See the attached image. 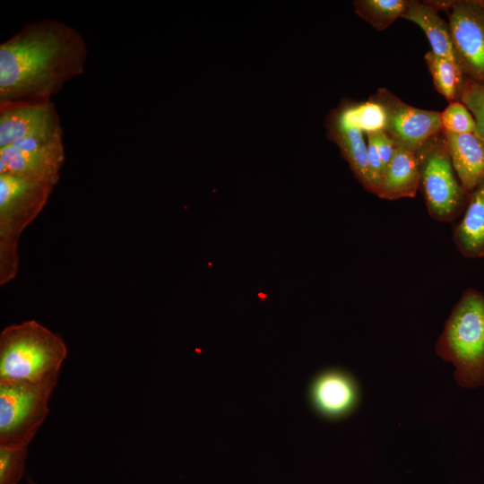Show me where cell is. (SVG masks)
Returning <instances> with one entry per match:
<instances>
[{
    "label": "cell",
    "mask_w": 484,
    "mask_h": 484,
    "mask_svg": "<svg viewBox=\"0 0 484 484\" xmlns=\"http://www.w3.org/2000/svg\"><path fill=\"white\" fill-rule=\"evenodd\" d=\"M442 130L453 134L474 133L476 122L469 109L458 101L450 102L441 112Z\"/></svg>",
    "instance_id": "obj_21"
},
{
    "label": "cell",
    "mask_w": 484,
    "mask_h": 484,
    "mask_svg": "<svg viewBox=\"0 0 484 484\" xmlns=\"http://www.w3.org/2000/svg\"><path fill=\"white\" fill-rule=\"evenodd\" d=\"M442 133L460 185L465 194H471L484 179V141L475 133Z\"/></svg>",
    "instance_id": "obj_12"
},
{
    "label": "cell",
    "mask_w": 484,
    "mask_h": 484,
    "mask_svg": "<svg viewBox=\"0 0 484 484\" xmlns=\"http://www.w3.org/2000/svg\"><path fill=\"white\" fill-rule=\"evenodd\" d=\"M436 91L453 102L462 94V70L456 61L435 55L431 50L424 56Z\"/></svg>",
    "instance_id": "obj_17"
},
{
    "label": "cell",
    "mask_w": 484,
    "mask_h": 484,
    "mask_svg": "<svg viewBox=\"0 0 484 484\" xmlns=\"http://www.w3.org/2000/svg\"><path fill=\"white\" fill-rule=\"evenodd\" d=\"M375 134L385 174L397 146L385 130L375 132Z\"/></svg>",
    "instance_id": "obj_23"
},
{
    "label": "cell",
    "mask_w": 484,
    "mask_h": 484,
    "mask_svg": "<svg viewBox=\"0 0 484 484\" xmlns=\"http://www.w3.org/2000/svg\"><path fill=\"white\" fill-rule=\"evenodd\" d=\"M402 18L416 23L422 29L435 55L457 62L449 24L435 9L425 2L408 1Z\"/></svg>",
    "instance_id": "obj_15"
},
{
    "label": "cell",
    "mask_w": 484,
    "mask_h": 484,
    "mask_svg": "<svg viewBox=\"0 0 484 484\" xmlns=\"http://www.w3.org/2000/svg\"><path fill=\"white\" fill-rule=\"evenodd\" d=\"M64 161L63 131L19 140L0 149V174L24 177L54 186Z\"/></svg>",
    "instance_id": "obj_7"
},
{
    "label": "cell",
    "mask_w": 484,
    "mask_h": 484,
    "mask_svg": "<svg viewBox=\"0 0 484 484\" xmlns=\"http://www.w3.org/2000/svg\"><path fill=\"white\" fill-rule=\"evenodd\" d=\"M417 153L429 215L438 221L453 220L461 210L465 193L454 176L444 135L432 138Z\"/></svg>",
    "instance_id": "obj_6"
},
{
    "label": "cell",
    "mask_w": 484,
    "mask_h": 484,
    "mask_svg": "<svg viewBox=\"0 0 484 484\" xmlns=\"http://www.w3.org/2000/svg\"><path fill=\"white\" fill-rule=\"evenodd\" d=\"M57 378L0 382V446L28 447L48 414V400Z\"/></svg>",
    "instance_id": "obj_5"
},
{
    "label": "cell",
    "mask_w": 484,
    "mask_h": 484,
    "mask_svg": "<svg viewBox=\"0 0 484 484\" xmlns=\"http://www.w3.org/2000/svg\"><path fill=\"white\" fill-rule=\"evenodd\" d=\"M307 397L318 415L328 419H339L355 409L359 390L355 380L347 372L329 368L312 379Z\"/></svg>",
    "instance_id": "obj_11"
},
{
    "label": "cell",
    "mask_w": 484,
    "mask_h": 484,
    "mask_svg": "<svg viewBox=\"0 0 484 484\" xmlns=\"http://www.w3.org/2000/svg\"><path fill=\"white\" fill-rule=\"evenodd\" d=\"M330 132L356 178L367 191L371 192L367 144L364 140L362 131L345 125L334 117Z\"/></svg>",
    "instance_id": "obj_16"
},
{
    "label": "cell",
    "mask_w": 484,
    "mask_h": 484,
    "mask_svg": "<svg viewBox=\"0 0 484 484\" xmlns=\"http://www.w3.org/2000/svg\"><path fill=\"white\" fill-rule=\"evenodd\" d=\"M461 99L474 117L475 134L484 141V84L475 81L464 82Z\"/></svg>",
    "instance_id": "obj_22"
},
{
    "label": "cell",
    "mask_w": 484,
    "mask_h": 484,
    "mask_svg": "<svg viewBox=\"0 0 484 484\" xmlns=\"http://www.w3.org/2000/svg\"><path fill=\"white\" fill-rule=\"evenodd\" d=\"M27 448L0 446V484H18L22 478Z\"/></svg>",
    "instance_id": "obj_20"
},
{
    "label": "cell",
    "mask_w": 484,
    "mask_h": 484,
    "mask_svg": "<svg viewBox=\"0 0 484 484\" xmlns=\"http://www.w3.org/2000/svg\"><path fill=\"white\" fill-rule=\"evenodd\" d=\"M54 186L13 174H0V284L19 269L18 246L25 228L46 205Z\"/></svg>",
    "instance_id": "obj_4"
},
{
    "label": "cell",
    "mask_w": 484,
    "mask_h": 484,
    "mask_svg": "<svg viewBox=\"0 0 484 484\" xmlns=\"http://www.w3.org/2000/svg\"><path fill=\"white\" fill-rule=\"evenodd\" d=\"M453 238L463 256L484 257V179L471 194L464 215L454 229Z\"/></svg>",
    "instance_id": "obj_14"
},
{
    "label": "cell",
    "mask_w": 484,
    "mask_h": 484,
    "mask_svg": "<svg viewBox=\"0 0 484 484\" xmlns=\"http://www.w3.org/2000/svg\"><path fill=\"white\" fill-rule=\"evenodd\" d=\"M407 0H359L354 2L356 13L378 30H383L402 17Z\"/></svg>",
    "instance_id": "obj_19"
},
{
    "label": "cell",
    "mask_w": 484,
    "mask_h": 484,
    "mask_svg": "<svg viewBox=\"0 0 484 484\" xmlns=\"http://www.w3.org/2000/svg\"><path fill=\"white\" fill-rule=\"evenodd\" d=\"M55 104L0 103V149L25 138L62 132Z\"/></svg>",
    "instance_id": "obj_10"
},
{
    "label": "cell",
    "mask_w": 484,
    "mask_h": 484,
    "mask_svg": "<svg viewBox=\"0 0 484 484\" xmlns=\"http://www.w3.org/2000/svg\"><path fill=\"white\" fill-rule=\"evenodd\" d=\"M436 353L455 367L462 387L484 385V294L464 290L447 318L436 344Z\"/></svg>",
    "instance_id": "obj_2"
},
{
    "label": "cell",
    "mask_w": 484,
    "mask_h": 484,
    "mask_svg": "<svg viewBox=\"0 0 484 484\" xmlns=\"http://www.w3.org/2000/svg\"><path fill=\"white\" fill-rule=\"evenodd\" d=\"M387 113L385 131L396 146L418 152L442 131L441 112L409 106L387 90L378 91Z\"/></svg>",
    "instance_id": "obj_8"
},
{
    "label": "cell",
    "mask_w": 484,
    "mask_h": 484,
    "mask_svg": "<svg viewBox=\"0 0 484 484\" xmlns=\"http://www.w3.org/2000/svg\"><path fill=\"white\" fill-rule=\"evenodd\" d=\"M420 184V161L417 152L396 147L376 194L386 200L412 198Z\"/></svg>",
    "instance_id": "obj_13"
},
{
    "label": "cell",
    "mask_w": 484,
    "mask_h": 484,
    "mask_svg": "<svg viewBox=\"0 0 484 484\" xmlns=\"http://www.w3.org/2000/svg\"><path fill=\"white\" fill-rule=\"evenodd\" d=\"M87 46L73 27L46 19L0 45V103L47 102L83 73Z\"/></svg>",
    "instance_id": "obj_1"
},
{
    "label": "cell",
    "mask_w": 484,
    "mask_h": 484,
    "mask_svg": "<svg viewBox=\"0 0 484 484\" xmlns=\"http://www.w3.org/2000/svg\"><path fill=\"white\" fill-rule=\"evenodd\" d=\"M67 355L63 339L35 320L0 334V382H41L58 376Z\"/></svg>",
    "instance_id": "obj_3"
},
{
    "label": "cell",
    "mask_w": 484,
    "mask_h": 484,
    "mask_svg": "<svg viewBox=\"0 0 484 484\" xmlns=\"http://www.w3.org/2000/svg\"><path fill=\"white\" fill-rule=\"evenodd\" d=\"M343 125L365 131L366 133L385 130L387 113L380 101H366L348 106L335 116Z\"/></svg>",
    "instance_id": "obj_18"
},
{
    "label": "cell",
    "mask_w": 484,
    "mask_h": 484,
    "mask_svg": "<svg viewBox=\"0 0 484 484\" xmlns=\"http://www.w3.org/2000/svg\"><path fill=\"white\" fill-rule=\"evenodd\" d=\"M449 28L462 70L484 84V8L480 2L455 1Z\"/></svg>",
    "instance_id": "obj_9"
}]
</instances>
